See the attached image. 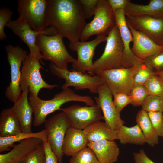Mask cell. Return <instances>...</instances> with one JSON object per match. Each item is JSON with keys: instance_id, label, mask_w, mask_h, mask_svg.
Instances as JSON below:
<instances>
[{"instance_id": "1", "label": "cell", "mask_w": 163, "mask_h": 163, "mask_svg": "<svg viewBox=\"0 0 163 163\" xmlns=\"http://www.w3.org/2000/svg\"><path fill=\"white\" fill-rule=\"evenodd\" d=\"M86 18L80 0H48L47 27H55L70 43L79 41Z\"/></svg>"}, {"instance_id": "2", "label": "cell", "mask_w": 163, "mask_h": 163, "mask_svg": "<svg viewBox=\"0 0 163 163\" xmlns=\"http://www.w3.org/2000/svg\"><path fill=\"white\" fill-rule=\"evenodd\" d=\"M62 90L55 94L52 99L48 100L42 99L29 94L28 99L33 111V123L34 126H39L45 123L48 115L59 110L63 104L68 102H81L87 106L94 104V101L89 96L79 95L69 88Z\"/></svg>"}, {"instance_id": "3", "label": "cell", "mask_w": 163, "mask_h": 163, "mask_svg": "<svg viewBox=\"0 0 163 163\" xmlns=\"http://www.w3.org/2000/svg\"><path fill=\"white\" fill-rule=\"evenodd\" d=\"M106 41L103 54L87 71L89 74L94 75L100 71L124 67L123 45L119 30L116 24L108 33Z\"/></svg>"}, {"instance_id": "4", "label": "cell", "mask_w": 163, "mask_h": 163, "mask_svg": "<svg viewBox=\"0 0 163 163\" xmlns=\"http://www.w3.org/2000/svg\"><path fill=\"white\" fill-rule=\"evenodd\" d=\"M63 38L59 34L52 36L41 34L37 36L36 43L42 54L43 59L50 61L59 68L68 69V63H75L77 59L68 53Z\"/></svg>"}, {"instance_id": "5", "label": "cell", "mask_w": 163, "mask_h": 163, "mask_svg": "<svg viewBox=\"0 0 163 163\" xmlns=\"http://www.w3.org/2000/svg\"><path fill=\"white\" fill-rule=\"evenodd\" d=\"M49 68L51 72L66 82L61 86L62 90L72 86L76 90H88L92 94H97L99 87L106 83L98 75H92L87 73L60 69L50 62Z\"/></svg>"}, {"instance_id": "6", "label": "cell", "mask_w": 163, "mask_h": 163, "mask_svg": "<svg viewBox=\"0 0 163 163\" xmlns=\"http://www.w3.org/2000/svg\"><path fill=\"white\" fill-rule=\"evenodd\" d=\"M48 0H18V18L24 20L35 31L47 30Z\"/></svg>"}, {"instance_id": "7", "label": "cell", "mask_w": 163, "mask_h": 163, "mask_svg": "<svg viewBox=\"0 0 163 163\" xmlns=\"http://www.w3.org/2000/svg\"><path fill=\"white\" fill-rule=\"evenodd\" d=\"M38 58L28 54L22 62L21 70L20 87L21 91L27 89L29 94L38 96L42 88L52 89L58 86L46 82L42 78L40 69L42 67Z\"/></svg>"}, {"instance_id": "8", "label": "cell", "mask_w": 163, "mask_h": 163, "mask_svg": "<svg viewBox=\"0 0 163 163\" xmlns=\"http://www.w3.org/2000/svg\"><path fill=\"white\" fill-rule=\"evenodd\" d=\"M93 20L86 23L81 35V41H86L91 36L107 35L116 24L114 13L107 0H99Z\"/></svg>"}, {"instance_id": "9", "label": "cell", "mask_w": 163, "mask_h": 163, "mask_svg": "<svg viewBox=\"0 0 163 163\" xmlns=\"http://www.w3.org/2000/svg\"><path fill=\"white\" fill-rule=\"evenodd\" d=\"M5 50L10 67L11 81L6 88L5 94L7 98L14 104L21 93V67L28 54L18 45L14 46L8 44L5 47Z\"/></svg>"}, {"instance_id": "10", "label": "cell", "mask_w": 163, "mask_h": 163, "mask_svg": "<svg viewBox=\"0 0 163 163\" xmlns=\"http://www.w3.org/2000/svg\"><path fill=\"white\" fill-rule=\"evenodd\" d=\"M44 123L47 133V142L56 156L58 163H62L63 141L67 130L71 126L69 120L62 111L46 120Z\"/></svg>"}, {"instance_id": "11", "label": "cell", "mask_w": 163, "mask_h": 163, "mask_svg": "<svg viewBox=\"0 0 163 163\" xmlns=\"http://www.w3.org/2000/svg\"><path fill=\"white\" fill-rule=\"evenodd\" d=\"M139 65L101 71L97 75L105 80L113 96L118 93L129 95L133 86L134 76Z\"/></svg>"}, {"instance_id": "12", "label": "cell", "mask_w": 163, "mask_h": 163, "mask_svg": "<svg viewBox=\"0 0 163 163\" xmlns=\"http://www.w3.org/2000/svg\"><path fill=\"white\" fill-rule=\"evenodd\" d=\"M28 46L31 56L39 59L42 63L43 56L36 45V38L39 34H43L46 35L52 36L58 34L56 29L53 26H50L47 30L42 32H38L32 29L24 20L18 18L11 20L6 25Z\"/></svg>"}, {"instance_id": "13", "label": "cell", "mask_w": 163, "mask_h": 163, "mask_svg": "<svg viewBox=\"0 0 163 163\" xmlns=\"http://www.w3.org/2000/svg\"><path fill=\"white\" fill-rule=\"evenodd\" d=\"M59 110L65 113L71 126L82 130L96 122L104 119L101 109L96 104L84 106L73 105L60 108Z\"/></svg>"}, {"instance_id": "14", "label": "cell", "mask_w": 163, "mask_h": 163, "mask_svg": "<svg viewBox=\"0 0 163 163\" xmlns=\"http://www.w3.org/2000/svg\"><path fill=\"white\" fill-rule=\"evenodd\" d=\"M107 37L106 35H100L91 41H79L73 43H69V48L73 51H76L78 55L77 61L72 63V68L70 70L86 73V72L93 65L92 60L96 47L102 42L106 41Z\"/></svg>"}, {"instance_id": "15", "label": "cell", "mask_w": 163, "mask_h": 163, "mask_svg": "<svg viewBox=\"0 0 163 163\" xmlns=\"http://www.w3.org/2000/svg\"><path fill=\"white\" fill-rule=\"evenodd\" d=\"M127 22L136 30L147 36L157 44L163 46V18L147 15H126Z\"/></svg>"}, {"instance_id": "16", "label": "cell", "mask_w": 163, "mask_h": 163, "mask_svg": "<svg viewBox=\"0 0 163 163\" xmlns=\"http://www.w3.org/2000/svg\"><path fill=\"white\" fill-rule=\"evenodd\" d=\"M97 94L98 96L94 97V99L103 113L105 122L117 130L125 122L121 118L120 112L114 104L113 95L106 83L99 87Z\"/></svg>"}, {"instance_id": "17", "label": "cell", "mask_w": 163, "mask_h": 163, "mask_svg": "<svg viewBox=\"0 0 163 163\" xmlns=\"http://www.w3.org/2000/svg\"><path fill=\"white\" fill-rule=\"evenodd\" d=\"M116 24L119 30L123 45V64L124 68H130L144 62L132 53L130 44L133 41L132 33L127 24L124 9H120L113 12Z\"/></svg>"}, {"instance_id": "18", "label": "cell", "mask_w": 163, "mask_h": 163, "mask_svg": "<svg viewBox=\"0 0 163 163\" xmlns=\"http://www.w3.org/2000/svg\"><path fill=\"white\" fill-rule=\"evenodd\" d=\"M43 142L36 138L27 139L20 142L8 152L0 154V163H25Z\"/></svg>"}, {"instance_id": "19", "label": "cell", "mask_w": 163, "mask_h": 163, "mask_svg": "<svg viewBox=\"0 0 163 163\" xmlns=\"http://www.w3.org/2000/svg\"><path fill=\"white\" fill-rule=\"evenodd\" d=\"M127 23L133 38V43L131 50L137 58L143 61L163 50V46L157 44L143 33L133 29Z\"/></svg>"}, {"instance_id": "20", "label": "cell", "mask_w": 163, "mask_h": 163, "mask_svg": "<svg viewBox=\"0 0 163 163\" xmlns=\"http://www.w3.org/2000/svg\"><path fill=\"white\" fill-rule=\"evenodd\" d=\"M28 89L22 91L12 108L20 125L22 133H32L31 126L33 111L28 98Z\"/></svg>"}, {"instance_id": "21", "label": "cell", "mask_w": 163, "mask_h": 163, "mask_svg": "<svg viewBox=\"0 0 163 163\" xmlns=\"http://www.w3.org/2000/svg\"><path fill=\"white\" fill-rule=\"evenodd\" d=\"M88 146L93 150L100 163H115L118 160L120 149L114 140L103 139L88 142Z\"/></svg>"}, {"instance_id": "22", "label": "cell", "mask_w": 163, "mask_h": 163, "mask_svg": "<svg viewBox=\"0 0 163 163\" xmlns=\"http://www.w3.org/2000/svg\"><path fill=\"white\" fill-rule=\"evenodd\" d=\"M88 142L87 135L83 130L69 127L64 137L62 151L64 155L72 156L88 147Z\"/></svg>"}, {"instance_id": "23", "label": "cell", "mask_w": 163, "mask_h": 163, "mask_svg": "<svg viewBox=\"0 0 163 163\" xmlns=\"http://www.w3.org/2000/svg\"><path fill=\"white\" fill-rule=\"evenodd\" d=\"M125 15H147L163 18V0H150L146 5L130 2L124 9Z\"/></svg>"}, {"instance_id": "24", "label": "cell", "mask_w": 163, "mask_h": 163, "mask_svg": "<svg viewBox=\"0 0 163 163\" xmlns=\"http://www.w3.org/2000/svg\"><path fill=\"white\" fill-rule=\"evenodd\" d=\"M87 135L88 142L103 139L114 140L117 139V130L110 126L105 122H96L83 130Z\"/></svg>"}, {"instance_id": "25", "label": "cell", "mask_w": 163, "mask_h": 163, "mask_svg": "<svg viewBox=\"0 0 163 163\" xmlns=\"http://www.w3.org/2000/svg\"><path fill=\"white\" fill-rule=\"evenodd\" d=\"M21 132L19 123L12 107L2 110L0 114V137L11 136Z\"/></svg>"}, {"instance_id": "26", "label": "cell", "mask_w": 163, "mask_h": 163, "mask_svg": "<svg viewBox=\"0 0 163 163\" xmlns=\"http://www.w3.org/2000/svg\"><path fill=\"white\" fill-rule=\"evenodd\" d=\"M117 139L120 143L143 145L146 141L139 126L136 124L133 126H121L117 130Z\"/></svg>"}, {"instance_id": "27", "label": "cell", "mask_w": 163, "mask_h": 163, "mask_svg": "<svg viewBox=\"0 0 163 163\" xmlns=\"http://www.w3.org/2000/svg\"><path fill=\"white\" fill-rule=\"evenodd\" d=\"M136 122L143 134L146 143L152 147L157 145L159 136L152 126L148 112L142 109L139 110L136 117Z\"/></svg>"}, {"instance_id": "28", "label": "cell", "mask_w": 163, "mask_h": 163, "mask_svg": "<svg viewBox=\"0 0 163 163\" xmlns=\"http://www.w3.org/2000/svg\"><path fill=\"white\" fill-rule=\"evenodd\" d=\"M47 131L45 129L31 133H21L16 135L7 137H0V152L9 150L14 145V143L30 138L40 139L43 142L47 141Z\"/></svg>"}, {"instance_id": "29", "label": "cell", "mask_w": 163, "mask_h": 163, "mask_svg": "<svg viewBox=\"0 0 163 163\" xmlns=\"http://www.w3.org/2000/svg\"><path fill=\"white\" fill-rule=\"evenodd\" d=\"M155 74L154 69L144 62L139 66L138 70L134 75L133 86L144 85L151 77Z\"/></svg>"}, {"instance_id": "30", "label": "cell", "mask_w": 163, "mask_h": 163, "mask_svg": "<svg viewBox=\"0 0 163 163\" xmlns=\"http://www.w3.org/2000/svg\"><path fill=\"white\" fill-rule=\"evenodd\" d=\"M69 163H100L91 149L87 147L71 156Z\"/></svg>"}, {"instance_id": "31", "label": "cell", "mask_w": 163, "mask_h": 163, "mask_svg": "<svg viewBox=\"0 0 163 163\" xmlns=\"http://www.w3.org/2000/svg\"><path fill=\"white\" fill-rule=\"evenodd\" d=\"M142 109L147 112H163V97L149 94L142 106Z\"/></svg>"}, {"instance_id": "32", "label": "cell", "mask_w": 163, "mask_h": 163, "mask_svg": "<svg viewBox=\"0 0 163 163\" xmlns=\"http://www.w3.org/2000/svg\"><path fill=\"white\" fill-rule=\"evenodd\" d=\"M149 94L148 90L144 85H134L129 94L131 100L130 104L134 106H142Z\"/></svg>"}, {"instance_id": "33", "label": "cell", "mask_w": 163, "mask_h": 163, "mask_svg": "<svg viewBox=\"0 0 163 163\" xmlns=\"http://www.w3.org/2000/svg\"><path fill=\"white\" fill-rule=\"evenodd\" d=\"M144 85L149 94L163 97V81L156 74L151 77Z\"/></svg>"}, {"instance_id": "34", "label": "cell", "mask_w": 163, "mask_h": 163, "mask_svg": "<svg viewBox=\"0 0 163 163\" xmlns=\"http://www.w3.org/2000/svg\"><path fill=\"white\" fill-rule=\"evenodd\" d=\"M13 12L9 8L2 7L0 9V40L6 39L4 32V27L11 20Z\"/></svg>"}, {"instance_id": "35", "label": "cell", "mask_w": 163, "mask_h": 163, "mask_svg": "<svg viewBox=\"0 0 163 163\" xmlns=\"http://www.w3.org/2000/svg\"><path fill=\"white\" fill-rule=\"evenodd\" d=\"M152 126L159 136L163 137V114L159 112H148Z\"/></svg>"}, {"instance_id": "36", "label": "cell", "mask_w": 163, "mask_h": 163, "mask_svg": "<svg viewBox=\"0 0 163 163\" xmlns=\"http://www.w3.org/2000/svg\"><path fill=\"white\" fill-rule=\"evenodd\" d=\"M143 61L152 67L156 72L163 71V50Z\"/></svg>"}, {"instance_id": "37", "label": "cell", "mask_w": 163, "mask_h": 163, "mask_svg": "<svg viewBox=\"0 0 163 163\" xmlns=\"http://www.w3.org/2000/svg\"><path fill=\"white\" fill-rule=\"evenodd\" d=\"M25 163H46L43 142L30 155Z\"/></svg>"}, {"instance_id": "38", "label": "cell", "mask_w": 163, "mask_h": 163, "mask_svg": "<svg viewBox=\"0 0 163 163\" xmlns=\"http://www.w3.org/2000/svg\"><path fill=\"white\" fill-rule=\"evenodd\" d=\"M113 96L114 104L120 112L125 107L131 103V100L129 95L123 93H118Z\"/></svg>"}, {"instance_id": "39", "label": "cell", "mask_w": 163, "mask_h": 163, "mask_svg": "<svg viewBox=\"0 0 163 163\" xmlns=\"http://www.w3.org/2000/svg\"><path fill=\"white\" fill-rule=\"evenodd\" d=\"M82 3L85 15L90 18L94 15L99 0H80Z\"/></svg>"}, {"instance_id": "40", "label": "cell", "mask_w": 163, "mask_h": 163, "mask_svg": "<svg viewBox=\"0 0 163 163\" xmlns=\"http://www.w3.org/2000/svg\"><path fill=\"white\" fill-rule=\"evenodd\" d=\"M43 144L45 153L46 163H58L56 156L52 150L47 141L43 142Z\"/></svg>"}, {"instance_id": "41", "label": "cell", "mask_w": 163, "mask_h": 163, "mask_svg": "<svg viewBox=\"0 0 163 163\" xmlns=\"http://www.w3.org/2000/svg\"><path fill=\"white\" fill-rule=\"evenodd\" d=\"M107 0L113 12L118 9H124L127 5L131 2L130 0Z\"/></svg>"}, {"instance_id": "42", "label": "cell", "mask_w": 163, "mask_h": 163, "mask_svg": "<svg viewBox=\"0 0 163 163\" xmlns=\"http://www.w3.org/2000/svg\"><path fill=\"white\" fill-rule=\"evenodd\" d=\"M133 154L135 163H155L148 157L142 149Z\"/></svg>"}, {"instance_id": "43", "label": "cell", "mask_w": 163, "mask_h": 163, "mask_svg": "<svg viewBox=\"0 0 163 163\" xmlns=\"http://www.w3.org/2000/svg\"><path fill=\"white\" fill-rule=\"evenodd\" d=\"M156 74L163 81V71L156 72Z\"/></svg>"}]
</instances>
